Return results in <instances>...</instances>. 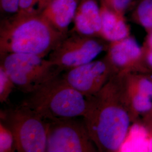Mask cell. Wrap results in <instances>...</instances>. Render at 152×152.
<instances>
[{"label": "cell", "mask_w": 152, "mask_h": 152, "mask_svg": "<svg viewBox=\"0 0 152 152\" xmlns=\"http://www.w3.org/2000/svg\"><path fill=\"white\" fill-rule=\"evenodd\" d=\"M87 98L83 121L98 152H120L132 123L120 77L114 75L99 92Z\"/></svg>", "instance_id": "1"}, {"label": "cell", "mask_w": 152, "mask_h": 152, "mask_svg": "<svg viewBox=\"0 0 152 152\" xmlns=\"http://www.w3.org/2000/svg\"><path fill=\"white\" fill-rule=\"evenodd\" d=\"M67 34L58 31L37 10L19 12L1 20L0 55L26 53L45 58Z\"/></svg>", "instance_id": "2"}, {"label": "cell", "mask_w": 152, "mask_h": 152, "mask_svg": "<svg viewBox=\"0 0 152 152\" xmlns=\"http://www.w3.org/2000/svg\"><path fill=\"white\" fill-rule=\"evenodd\" d=\"M22 104L37 112L47 120L83 117L87 98L71 87L61 75L46 82Z\"/></svg>", "instance_id": "3"}, {"label": "cell", "mask_w": 152, "mask_h": 152, "mask_svg": "<svg viewBox=\"0 0 152 152\" xmlns=\"http://www.w3.org/2000/svg\"><path fill=\"white\" fill-rule=\"evenodd\" d=\"M0 117L12 133L18 152H46L47 122L37 112L21 104L1 110Z\"/></svg>", "instance_id": "4"}, {"label": "cell", "mask_w": 152, "mask_h": 152, "mask_svg": "<svg viewBox=\"0 0 152 152\" xmlns=\"http://www.w3.org/2000/svg\"><path fill=\"white\" fill-rule=\"evenodd\" d=\"M0 55V65L10 76L15 87L27 94L62 73L49 59L37 55L7 53Z\"/></svg>", "instance_id": "5"}, {"label": "cell", "mask_w": 152, "mask_h": 152, "mask_svg": "<svg viewBox=\"0 0 152 152\" xmlns=\"http://www.w3.org/2000/svg\"><path fill=\"white\" fill-rule=\"evenodd\" d=\"M108 44L99 37L71 32L50 53L48 59L63 72L92 61L107 51Z\"/></svg>", "instance_id": "6"}, {"label": "cell", "mask_w": 152, "mask_h": 152, "mask_svg": "<svg viewBox=\"0 0 152 152\" xmlns=\"http://www.w3.org/2000/svg\"><path fill=\"white\" fill-rule=\"evenodd\" d=\"M46 120V152H98L83 121L76 118Z\"/></svg>", "instance_id": "7"}, {"label": "cell", "mask_w": 152, "mask_h": 152, "mask_svg": "<svg viewBox=\"0 0 152 152\" xmlns=\"http://www.w3.org/2000/svg\"><path fill=\"white\" fill-rule=\"evenodd\" d=\"M114 75L111 65L104 57L64 71L61 76L71 87L87 97L99 92Z\"/></svg>", "instance_id": "8"}, {"label": "cell", "mask_w": 152, "mask_h": 152, "mask_svg": "<svg viewBox=\"0 0 152 152\" xmlns=\"http://www.w3.org/2000/svg\"><path fill=\"white\" fill-rule=\"evenodd\" d=\"M104 56L115 75L135 72H148L144 64L143 50L132 36L109 42Z\"/></svg>", "instance_id": "9"}, {"label": "cell", "mask_w": 152, "mask_h": 152, "mask_svg": "<svg viewBox=\"0 0 152 152\" xmlns=\"http://www.w3.org/2000/svg\"><path fill=\"white\" fill-rule=\"evenodd\" d=\"M98 0H81L73 20L75 26L72 32L100 37L102 16Z\"/></svg>", "instance_id": "10"}, {"label": "cell", "mask_w": 152, "mask_h": 152, "mask_svg": "<svg viewBox=\"0 0 152 152\" xmlns=\"http://www.w3.org/2000/svg\"><path fill=\"white\" fill-rule=\"evenodd\" d=\"M80 0H53L41 13L58 31L68 33L73 21Z\"/></svg>", "instance_id": "11"}, {"label": "cell", "mask_w": 152, "mask_h": 152, "mask_svg": "<svg viewBox=\"0 0 152 152\" xmlns=\"http://www.w3.org/2000/svg\"><path fill=\"white\" fill-rule=\"evenodd\" d=\"M102 29L100 37L108 42L118 41L130 36V28L125 15L119 14L100 4Z\"/></svg>", "instance_id": "12"}, {"label": "cell", "mask_w": 152, "mask_h": 152, "mask_svg": "<svg viewBox=\"0 0 152 152\" xmlns=\"http://www.w3.org/2000/svg\"><path fill=\"white\" fill-rule=\"evenodd\" d=\"M118 75L120 77L123 97L133 123L140 120L150 111L152 108V99L131 87L125 82L122 76Z\"/></svg>", "instance_id": "13"}, {"label": "cell", "mask_w": 152, "mask_h": 152, "mask_svg": "<svg viewBox=\"0 0 152 152\" xmlns=\"http://www.w3.org/2000/svg\"><path fill=\"white\" fill-rule=\"evenodd\" d=\"M121 76L126 83L152 99V73L135 72Z\"/></svg>", "instance_id": "14"}, {"label": "cell", "mask_w": 152, "mask_h": 152, "mask_svg": "<svg viewBox=\"0 0 152 152\" xmlns=\"http://www.w3.org/2000/svg\"><path fill=\"white\" fill-rule=\"evenodd\" d=\"M133 22L146 32L152 29V0H139L131 14Z\"/></svg>", "instance_id": "15"}, {"label": "cell", "mask_w": 152, "mask_h": 152, "mask_svg": "<svg viewBox=\"0 0 152 152\" xmlns=\"http://www.w3.org/2000/svg\"><path fill=\"white\" fill-rule=\"evenodd\" d=\"M15 86L4 68L0 65V102L4 103L8 100Z\"/></svg>", "instance_id": "16"}, {"label": "cell", "mask_w": 152, "mask_h": 152, "mask_svg": "<svg viewBox=\"0 0 152 152\" xmlns=\"http://www.w3.org/2000/svg\"><path fill=\"white\" fill-rule=\"evenodd\" d=\"M16 150L12 133L2 123H0V152H11Z\"/></svg>", "instance_id": "17"}, {"label": "cell", "mask_w": 152, "mask_h": 152, "mask_svg": "<svg viewBox=\"0 0 152 152\" xmlns=\"http://www.w3.org/2000/svg\"><path fill=\"white\" fill-rule=\"evenodd\" d=\"M101 3L104 4L110 10L125 15L126 12L132 5L133 0H102Z\"/></svg>", "instance_id": "18"}, {"label": "cell", "mask_w": 152, "mask_h": 152, "mask_svg": "<svg viewBox=\"0 0 152 152\" xmlns=\"http://www.w3.org/2000/svg\"><path fill=\"white\" fill-rule=\"evenodd\" d=\"M20 0H0L1 13L11 16L19 11Z\"/></svg>", "instance_id": "19"}, {"label": "cell", "mask_w": 152, "mask_h": 152, "mask_svg": "<svg viewBox=\"0 0 152 152\" xmlns=\"http://www.w3.org/2000/svg\"><path fill=\"white\" fill-rule=\"evenodd\" d=\"M38 1L39 0H20L19 12H25L34 10V6L38 4Z\"/></svg>", "instance_id": "20"}, {"label": "cell", "mask_w": 152, "mask_h": 152, "mask_svg": "<svg viewBox=\"0 0 152 152\" xmlns=\"http://www.w3.org/2000/svg\"><path fill=\"white\" fill-rule=\"evenodd\" d=\"M141 120L148 127L152 129V108L148 113L141 118Z\"/></svg>", "instance_id": "21"}, {"label": "cell", "mask_w": 152, "mask_h": 152, "mask_svg": "<svg viewBox=\"0 0 152 152\" xmlns=\"http://www.w3.org/2000/svg\"><path fill=\"white\" fill-rule=\"evenodd\" d=\"M143 46L152 49V29L147 32V36L143 44Z\"/></svg>", "instance_id": "22"}, {"label": "cell", "mask_w": 152, "mask_h": 152, "mask_svg": "<svg viewBox=\"0 0 152 152\" xmlns=\"http://www.w3.org/2000/svg\"><path fill=\"white\" fill-rule=\"evenodd\" d=\"M53 0H39L37 11L41 12Z\"/></svg>", "instance_id": "23"}, {"label": "cell", "mask_w": 152, "mask_h": 152, "mask_svg": "<svg viewBox=\"0 0 152 152\" xmlns=\"http://www.w3.org/2000/svg\"><path fill=\"white\" fill-rule=\"evenodd\" d=\"M80 1H81V0H80ZM98 1H99L100 2H101V1H102V0H98Z\"/></svg>", "instance_id": "24"}]
</instances>
